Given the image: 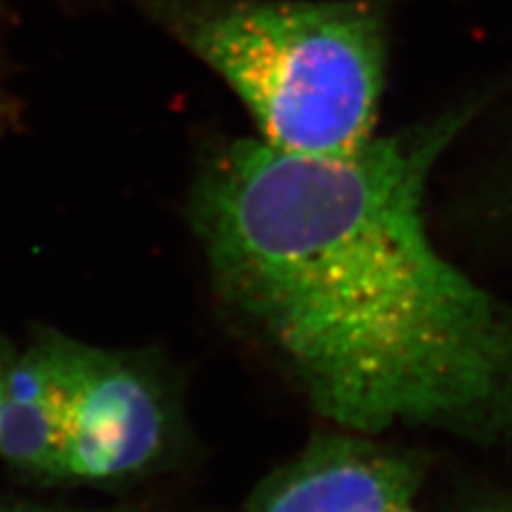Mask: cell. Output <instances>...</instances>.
<instances>
[{
  "label": "cell",
  "instance_id": "cell-1",
  "mask_svg": "<svg viewBox=\"0 0 512 512\" xmlns=\"http://www.w3.org/2000/svg\"><path fill=\"white\" fill-rule=\"evenodd\" d=\"M461 124L444 116L342 158L239 139L192 192L222 301L350 434L512 416V314L444 259L423 218Z\"/></svg>",
  "mask_w": 512,
  "mask_h": 512
},
{
  "label": "cell",
  "instance_id": "cell-2",
  "mask_svg": "<svg viewBox=\"0 0 512 512\" xmlns=\"http://www.w3.org/2000/svg\"><path fill=\"white\" fill-rule=\"evenodd\" d=\"M152 15L239 94L269 146L342 158L374 139L387 30L372 0H156Z\"/></svg>",
  "mask_w": 512,
  "mask_h": 512
},
{
  "label": "cell",
  "instance_id": "cell-3",
  "mask_svg": "<svg viewBox=\"0 0 512 512\" xmlns=\"http://www.w3.org/2000/svg\"><path fill=\"white\" fill-rule=\"evenodd\" d=\"M171 397L148 363L47 331L13 352L0 457L52 485L122 483L171 448Z\"/></svg>",
  "mask_w": 512,
  "mask_h": 512
},
{
  "label": "cell",
  "instance_id": "cell-4",
  "mask_svg": "<svg viewBox=\"0 0 512 512\" xmlns=\"http://www.w3.org/2000/svg\"><path fill=\"white\" fill-rule=\"evenodd\" d=\"M416 489L412 463L355 436H327L254 491L244 512H397Z\"/></svg>",
  "mask_w": 512,
  "mask_h": 512
},
{
  "label": "cell",
  "instance_id": "cell-5",
  "mask_svg": "<svg viewBox=\"0 0 512 512\" xmlns=\"http://www.w3.org/2000/svg\"><path fill=\"white\" fill-rule=\"evenodd\" d=\"M13 359V352L0 342V419H3V406H5V391H7V376L9 365Z\"/></svg>",
  "mask_w": 512,
  "mask_h": 512
},
{
  "label": "cell",
  "instance_id": "cell-6",
  "mask_svg": "<svg viewBox=\"0 0 512 512\" xmlns=\"http://www.w3.org/2000/svg\"><path fill=\"white\" fill-rule=\"evenodd\" d=\"M0 512H67V510H50V508H37V506H15V504H0Z\"/></svg>",
  "mask_w": 512,
  "mask_h": 512
},
{
  "label": "cell",
  "instance_id": "cell-7",
  "mask_svg": "<svg viewBox=\"0 0 512 512\" xmlns=\"http://www.w3.org/2000/svg\"><path fill=\"white\" fill-rule=\"evenodd\" d=\"M397 512H414L410 506H406V508H402V510H397ZM489 512H512V508H508V510H489Z\"/></svg>",
  "mask_w": 512,
  "mask_h": 512
}]
</instances>
